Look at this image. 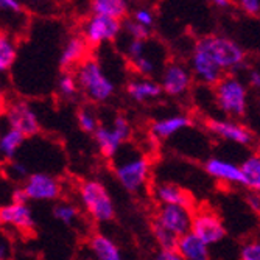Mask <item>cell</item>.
Instances as JSON below:
<instances>
[{"instance_id":"cb8c5ba5","label":"cell","mask_w":260,"mask_h":260,"mask_svg":"<svg viewBox=\"0 0 260 260\" xmlns=\"http://www.w3.org/2000/svg\"><path fill=\"white\" fill-rule=\"evenodd\" d=\"M90 11L97 16L125 20L129 11V4L125 0H93L90 4Z\"/></svg>"},{"instance_id":"9a60e30c","label":"cell","mask_w":260,"mask_h":260,"mask_svg":"<svg viewBox=\"0 0 260 260\" xmlns=\"http://www.w3.org/2000/svg\"><path fill=\"white\" fill-rule=\"evenodd\" d=\"M206 173L220 182L242 185V169L240 165L221 157H210L204 164Z\"/></svg>"},{"instance_id":"8992f818","label":"cell","mask_w":260,"mask_h":260,"mask_svg":"<svg viewBox=\"0 0 260 260\" xmlns=\"http://www.w3.org/2000/svg\"><path fill=\"white\" fill-rule=\"evenodd\" d=\"M122 22L123 20L92 14L83 23L81 36L89 47H99L102 44L112 42L123 31Z\"/></svg>"},{"instance_id":"7c38bea8","label":"cell","mask_w":260,"mask_h":260,"mask_svg":"<svg viewBox=\"0 0 260 260\" xmlns=\"http://www.w3.org/2000/svg\"><path fill=\"white\" fill-rule=\"evenodd\" d=\"M190 232L195 234L207 246L217 245L226 237V228L223 221L215 214H212V212H207V210L193 215Z\"/></svg>"},{"instance_id":"8fae6325","label":"cell","mask_w":260,"mask_h":260,"mask_svg":"<svg viewBox=\"0 0 260 260\" xmlns=\"http://www.w3.org/2000/svg\"><path fill=\"white\" fill-rule=\"evenodd\" d=\"M192 72L182 62H169L162 69L160 75V87L170 97H181L192 86Z\"/></svg>"},{"instance_id":"836d02e7","label":"cell","mask_w":260,"mask_h":260,"mask_svg":"<svg viewBox=\"0 0 260 260\" xmlns=\"http://www.w3.org/2000/svg\"><path fill=\"white\" fill-rule=\"evenodd\" d=\"M147 52V41H137V39H129L126 47H125V53L131 62L136 59L142 58Z\"/></svg>"},{"instance_id":"f35d334b","label":"cell","mask_w":260,"mask_h":260,"mask_svg":"<svg viewBox=\"0 0 260 260\" xmlns=\"http://www.w3.org/2000/svg\"><path fill=\"white\" fill-rule=\"evenodd\" d=\"M237 5L248 16H260V2L258 0H240V2H237Z\"/></svg>"},{"instance_id":"6da1fadb","label":"cell","mask_w":260,"mask_h":260,"mask_svg":"<svg viewBox=\"0 0 260 260\" xmlns=\"http://www.w3.org/2000/svg\"><path fill=\"white\" fill-rule=\"evenodd\" d=\"M120 157L114 164L115 178L129 193H140L148 184L151 164L147 156L137 151H119Z\"/></svg>"},{"instance_id":"2e32d148","label":"cell","mask_w":260,"mask_h":260,"mask_svg":"<svg viewBox=\"0 0 260 260\" xmlns=\"http://www.w3.org/2000/svg\"><path fill=\"white\" fill-rule=\"evenodd\" d=\"M87 49L89 45L83 39V36H72L69 38L61 50L59 66L64 69V72H70L74 67H78L87 59Z\"/></svg>"},{"instance_id":"e0dca14e","label":"cell","mask_w":260,"mask_h":260,"mask_svg":"<svg viewBox=\"0 0 260 260\" xmlns=\"http://www.w3.org/2000/svg\"><path fill=\"white\" fill-rule=\"evenodd\" d=\"M126 92L131 100L137 103H147V102L159 99L164 90L160 87V83L154 81L153 78L139 77V78H133L128 81Z\"/></svg>"},{"instance_id":"603a6c76","label":"cell","mask_w":260,"mask_h":260,"mask_svg":"<svg viewBox=\"0 0 260 260\" xmlns=\"http://www.w3.org/2000/svg\"><path fill=\"white\" fill-rule=\"evenodd\" d=\"M25 136L20 134L19 131L7 126L2 134H0V160L8 164L16 159V154L22 148L23 142H25Z\"/></svg>"},{"instance_id":"5bb4252c","label":"cell","mask_w":260,"mask_h":260,"mask_svg":"<svg viewBox=\"0 0 260 260\" xmlns=\"http://www.w3.org/2000/svg\"><path fill=\"white\" fill-rule=\"evenodd\" d=\"M0 224L11 226L17 231L28 232L35 229L33 212L28 204L8 203L0 207Z\"/></svg>"},{"instance_id":"f6af8a7d","label":"cell","mask_w":260,"mask_h":260,"mask_svg":"<svg viewBox=\"0 0 260 260\" xmlns=\"http://www.w3.org/2000/svg\"><path fill=\"white\" fill-rule=\"evenodd\" d=\"M212 5L218 7V8H228V7L232 5V2H229V0H214V2H212Z\"/></svg>"},{"instance_id":"484cf974","label":"cell","mask_w":260,"mask_h":260,"mask_svg":"<svg viewBox=\"0 0 260 260\" xmlns=\"http://www.w3.org/2000/svg\"><path fill=\"white\" fill-rule=\"evenodd\" d=\"M17 58V44L5 33H0V75L8 72Z\"/></svg>"},{"instance_id":"1f68e13d","label":"cell","mask_w":260,"mask_h":260,"mask_svg":"<svg viewBox=\"0 0 260 260\" xmlns=\"http://www.w3.org/2000/svg\"><path fill=\"white\" fill-rule=\"evenodd\" d=\"M133 66H134V69H136V72H137L140 77H144V78H151V77L156 74V70H157V62H156V59H154L150 53H147V52H145V55L142 56V58L136 59V61L133 62Z\"/></svg>"},{"instance_id":"c3c4849f","label":"cell","mask_w":260,"mask_h":260,"mask_svg":"<svg viewBox=\"0 0 260 260\" xmlns=\"http://www.w3.org/2000/svg\"><path fill=\"white\" fill-rule=\"evenodd\" d=\"M258 109H260V100H258Z\"/></svg>"},{"instance_id":"f546056e","label":"cell","mask_w":260,"mask_h":260,"mask_svg":"<svg viewBox=\"0 0 260 260\" xmlns=\"http://www.w3.org/2000/svg\"><path fill=\"white\" fill-rule=\"evenodd\" d=\"M56 87H58L59 95H62L64 99H72V97H75L77 93L80 92V86H78L77 77L72 72H62L61 77L58 78Z\"/></svg>"},{"instance_id":"7402d4cb","label":"cell","mask_w":260,"mask_h":260,"mask_svg":"<svg viewBox=\"0 0 260 260\" xmlns=\"http://www.w3.org/2000/svg\"><path fill=\"white\" fill-rule=\"evenodd\" d=\"M176 252L184 260H209V246L203 243L195 234L188 232L178 240Z\"/></svg>"},{"instance_id":"9c48e42d","label":"cell","mask_w":260,"mask_h":260,"mask_svg":"<svg viewBox=\"0 0 260 260\" xmlns=\"http://www.w3.org/2000/svg\"><path fill=\"white\" fill-rule=\"evenodd\" d=\"M192 221L193 215L190 209L184 206H159L154 217V223L176 235L178 239L192 231Z\"/></svg>"},{"instance_id":"4dcf8cb0","label":"cell","mask_w":260,"mask_h":260,"mask_svg":"<svg viewBox=\"0 0 260 260\" xmlns=\"http://www.w3.org/2000/svg\"><path fill=\"white\" fill-rule=\"evenodd\" d=\"M123 33L129 38V39H137V41H147L151 36V30L140 25L139 22H136L133 17H126L123 22Z\"/></svg>"},{"instance_id":"5b68a950","label":"cell","mask_w":260,"mask_h":260,"mask_svg":"<svg viewBox=\"0 0 260 260\" xmlns=\"http://www.w3.org/2000/svg\"><path fill=\"white\" fill-rule=\"evenodd\" d=\"M215 102L224 114L242 117L248 109V89L239 78L224 77L215 86Z\"/></svg>"},{"instance_id":"30bf717a","label":"cell","mask_w":260,"mask_h":260,"mask_svg":"<svg viewBox=\"0 0 260 260\" xmlns=\"http://www.w3.org/2000/svg\"><path fill=\"white\" fill-rule=\"evenodd\" d=\"M22 187L31 201H55L62 192L61 182L53 175L42 172L31 173Z\"/></svg>"},{"instance_id":"f1b7e54d","label":"cell","mask_w":260,"mask_h":260,"mask_svg":"<svg viewBox=\"0 0 260 260\" xmlns=\"http://www.w3.org/2000/svg\"><path fill=\"white\" fill-rule=\"evenodd\" d=\"M77 122L78 126L84 131V133H95L100 128V122H99V117L95 114L92 108L89 106H83L78 114H77Z\"/></svg>"},{"instance_id":"83f0119b","label":"cell","mask_w":260,"mask_h":260,"mask_svg":"<svg viewBox=\"0 0 260 260\" xmlns=\"http://www.w3.org/2000/svg\"><path fill=\"white\" fill-rule=\"evenodd\" d=\"M53 215L58 221L70 226L78 220L80 212H78V207L72 203H58L53 207Z\"/></svg>"},{"instance_id":"bcb514c9","label":"cell","mask_w":260,"mask_h":260,"mask_svg":"<svg viewBox=\"0 0 260 260\" xmlns=\"http://www.w3.org/2000/svg\"><path fill=\"white\" fill-rule=\"evenodd\" d=\"M2 103H4V90L0 87V106H2Z\"/></svg>"},{"instance_id":"ac0fdd59","label":"cell","mask_w":260,"mask_h":260,"mask_svg":"<svg viewBox=\"0 0 260 260\" xmlns=\"http://www.w3.org/2000/svg\"><path fill=\"white\" fill-rule=\"evenodd\" d=\"M154 198L160 203V206H184L188 207L192 198L182 187L173 182H159L154 187Z\"/></svg>"},{"instance_id":"d4e9b609","label":"cell","mask_w":260,"mask_h":260,"mask_svg":"<svg viewBox=\"0 0 260 260\" xmlns=\"http://www.w3.org/2000/svg\"><path fill=\"white\" fill-rule=\"evenodd\" d=\"M242 185L249 192H260V154L248 156L242 165Z\"/></svg>"},{"instance_id":"ee69618b","label":"cell","mask_w":260,"mask_h":260,"mask_svg":"<svg viewBox=\"0 0 260 260\" xmlns=\"http://www.w3.org/2000/svg\"><path fill=\"white\" fill-rule=\"evenodd\" d=\"M8 255H10V249L7 243L0 242V260H8Z\"/></svg>"},{"instance_id":"7a4b0ae2","label":"cell","mask_w":260,"mask_h":260,"mask_svg":"<svg viewBox=\"0 0 260 260\" xmlns=\"http://www.w3.org/2000/svg\"><path fill=\"white\" fill-rule=\"evenodd\" d=\"M75 77L80 90L92 103H106L112 99L115 92V84L105 74L100 62L93 58H87L75 70Z\"/></svg>"},{"instance_id":"ffe728a7","label":"cell","mask_w":260,"mask_h":260,"mask_svg":"<svg viewBox=\"0 0 260 260\" xmlns=\"http://www.w3.org/2000/svg\"><path fill=\"white\" fill-rule=\"evenodd\" d=\"M89 249L95 260H123V254L112 239L97 232L89 239Z\"/></svg>"},{"instance_id":"7bdbcfd3","label":"cell","mask_w":260,"mask_h":260,"mask_svg":"<svg viewBox=\"0 0 260 260\" xmlns=\"http://www.w3.org/2000/svg\"><path fill=\"white\" fill-rule=\"evenodd\" d=\"M248 84L254 89H260V70H249L248 74Z\"/></svg>"},{"instance_id":"277c9868","label":"cell","mask_w":260,"mask_h":260,"mask_svg":"<svg viewBox=\"0 0 260 260\" xmlns=\"http://www.w3.org/2000/svg\"><path fill=\"white\" fill-rule=\"evenodd\" d=\"M201 42L224 74L235 72L245 66V50L234 39L226 36H206L201 38Z\"/></svg>"},{"instance_id":"52a82bcc","label":"cell","mask_w":260,"mask_h":260,"mask_svg":"<svg viewBox=\"0 0 260 260\" xmlns=\"http://www.w3.org/2000/svg\"><path fill=\"white\" fill-rule=\"evenodd\" d=\"M188 69H190L193 78H197L200 83H203L206 86H217L224 78V72L214 61V58L210 56L209 50L201 42V39L193 47Z\"/></svg>"},{"instance_id":"60d3db41","label":"cell","mask_w":260,"mask_h":260,"mask_svg":"<svg viewBox=\"0 0 260 260\" xmlns=\"http://www.w3.org/2000/svg\"><path fill=\"white\" fill-rule=\"evenodd\" d=\"M153 260H184L176 251H159Z\"/></svg>"},{"instance_id":"b9f144b4","label":"cell","mask_w":260,"mask_h":260,"mask_svg":"<svg viewBox=\"0 0 260 260\" xmlns=\"http://www.w3.org/2000/svg\"><path fill=\"white\" fill-rule=\"evenodd\" d=\"M246 201H248V206H249L254 212L260 214V192H249Z\"/></svg>"},{"instance_id":"44dd1931","label":"cell","mask_w":260,"mask_h":260,"mask_svg":"<svg viewBox=\"0 0 260 260\" xmlns=\"http://www.w3.org/2000/svg\"><path fill=\"white\" fill-rule=\"evenodd\" d=\"M93 137H95L100 153L105 157H111V159L119 154V151L122 150V145L125 144L122 136L112 126H106V125H100V128L93 133Z\"/></svg>"},{"instance_id":"4316f807","label":"cell","mask_w":260,"mask_h":260,"mask_svg":"<svg viewBox=\"0 0 260 260\" xmlns=\"http://www.w3.org/2000/svg\"><path fill=\"white\" fill-rule=\"evenodd\" d=\"M151 232H153V237H154L156 243L159 245V248L162 251H176V245L179 240L176 235H173L172 232L164 229L162 226H159L154 221L151 224Z\"/></svg>"},{"instance_id":"e575fe53","label":"cell","mask_w":260,"mask_h":260,"mask_svg":"<svg viewBox=\"0 0 260 260\" xmlns=\"http://www.w3.org/2000/svg\"><path fill=\"white\" fill-rule=\"evenodd\" d=\"M133 19L136 22H139L140 25H144L147 28H153L154 25V22H156V17H154V13L153 10L147 8V7H140V8H136L133 11Z\"/></svg>"},{"instance_id":"ba28073f","label":"cell","mask_w":260,"mask_h":260,"mask_svg":"<svg viewBox=\"0 0 260 260\" xmlns=\"http://www.w3.org/2000/svg\"><path fill=\"white\" fill-rule=\"evenodd\" d=\"M5 123L7 126L19 131L25 137H33L41 131L38 114L35 112L30 103L23 100H14L7 106Z\"/></svg>"},{"instance_id":"74e56055","label":"cell","mask_w":260,"mask_h":260,"mask_svg":"<svg viewBox=\"0 0 260 260\" xmlns=\"http://www.w3.org/2000/svg\"><path fill=\"white\" fill-rule=\"evenodd\" d=\"M0 13L7 14H22L23 7L19 0H0Z\"/></svg>"},{"instance_id":"4fadbf2b","label":"cell","mask_w":260,"mask_h":260,"mask_svg":"<svg viewBox=\"0 0 260 260\" xmlns=\"http://www.w3.org/2000/svg\"><path fill=\"white\" fill-rule=\"evenodd\" d=\"M207 129L217 136L218 139H223L226 142H232L237 145H251L254 142L252 133L243 126L239 122L228 120V119H210L207 120Z\"/></svg>"},{"instance_id":"d6986e66","label":"cell","mask_w":260,"mask_h":260,"mask_svg":"<svg viewBox=\"0 0 260 260\" xmlns=\"http://www.w3.org/2000/svg\"><path fill=\"white\" fill-rule=\"evenodd\" d=\"M188 126H190V119H188L187 115L175 114V115L164 117V119L153 122L151 123V136L159 140H165V139L173 137L175 134H178L179 131H182Z\"/></svg>"},{"instance_id":"d6a6232c","label":"cell","mask_w":260,"mask_h":260,"mask_svg":"<svg viewBox=\"0 0 260 260\" xmlns=\"http://www.w3.org/2000/svg\"><path fill=\"white\" fill-rule=\"evenodd\" d=\"M5 173L13 181H23V179H27L30 176L27 165L23 164L22 160H17V159L5 164Z\"/></svg>"},{"instance_id":"7dc6e473","label":"cell","mask_w":260,"mask_h":260,"mask_svg":"<svg viewBox=\"0 0 260 260\" xmlns=\"http://www.w3.org/2000/svg\"><path fill=\"white\" fill-rule=\"evenodd\" d=\"M2 131H4V129H2V123H0V134H2Z\"/></svg>"},{"instance_id":"681fc988","label":"cell","mask_w":260,"mask_h":260,"mask_svg":"<svg viewBox=\"0 0 260 260\" xmlns=\"http://www.w3.org/2000/svg\"><path fill=\"white\" fill-rule=\"evenodd\" d=\"M86 260H89V258H86Z\"/></svg>"},{"instance_id":"3957f363","label":"cell","mask_w":260,"mask_h":260,"mask_svg":"<svg viewBox=\"0 0 260 260\" xmlns=\"http://www.w3.org/2000/svg\"><path fill=\"white\" fill-rule=\"evenodd\" d=\"M80 201L87 215L97 223H109L115 217V206L108 188L97 179H87L80 184Z\"/></svg>"},{"instance_id":"8d00e7d4","label":"cell","mask_w":260,"mask_h":260,"mask_svg":"<svg viewBox=\"0 0 260 260\" xmlns=\"http://www.w3.org/2000/svg\"><path fill=\"white\" fill-rule=\"evenodd\" d=\"M111 126L122 136V139L125 142L131 137V125H129V122H128V119L125 115H115Z\"/></svg>"},{"instance_id":"ab89813d","label":"cell","mask_w":260,"mask_h":260,"mask_svg":"<svg viewBox=\"0 0 260 260\" xmlns=\"http://www.w3.org/2000/svg\"><path fill=\"white\" fill-rule=\"evenodd\" d=\"M30 198L27 195V192L23 190V187H17L13 190V195H11V203L14 204H28Z\"/></svg>"},{"instance_id":"d590c367","label":"cell","mask_w":260,"mask_h":260,"mask_svg":"<svg viewBox=\"0 0 260 260\" xmlns=\"http://www.w3.org/2000/svg\"><path fill=\"white\" fill-rule=\"evenodd\" d=\"M242 260H260V239L246 242L240 251Z\"/></svg>"}]
</instances>
